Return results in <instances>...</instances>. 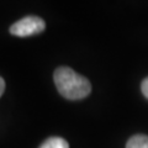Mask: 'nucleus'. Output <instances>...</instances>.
Returning <instances> with one entry per match:
<instances>
[{
    "label": "nucleus",
    "mask_w": 148,
    "mask_h": 148,
    "mask_svg": "<svg viewBox=\"0 0 148 148\" xmlns=\"http://www.w3.org/2000/svg\"><path fill=\"white\" fill-rule=\"evenodd\" d=\"M40 148H69L68 142L61 137H49L46 140Z\"/></svg>",
    "instance_id": "nucleus-4"
},
{
    "label": "nucleus",
    "mask_w": 148,
    "mask_h": 148,
    "mask_svg": "<svg viewBox=\"0 0 148 148\" xmlns=\"http://www.w3.org/2000/svg\"><path fill=\"white\" fill-rule=\"evenodd\" d=\"M53 79L59 94L68 100L84 99L91 91L90 82L68 67H59L56 69Z\"/></svg>",
    "instance_id": "nucleus-1"
},
{
    "label": "nucleus",
    "mask_w": 148,
    "mask_h": 148,
    "mask_svg": "<svg viewBox=\"0 0 148 148\" xmlns=\"http://www.w3.org/2000/svg\"><path fill=\"white\" fill-rule=\"evenodd\" d=\"M126 148H148V136L135 135L128 140Z\"/></svg>",
    "instance_id": "nucleus-3"
},
{
    "label": "nucleus",
    "mask_w": 148,
    "mask_h": 148,
    "mask_svg": "<svg viewBox=\"0 0 148 148\" xmlns=\"http://www.w3.org/2000/svg\"><path fill=\"white\" fill-rule=\"evenodd\" d=\"M141 90H142V94L148 99V77L142 82V84H141Z\"/></svg>",
    "instance_id": "nucleus-5"
},
{
    "label": "nucleus",
    "mask_w": 148,
    "mask_h": 148,
    "mask_svg": "<svg viewBox=\"0 0 148 148\" xmlns=\"http://www.w3.org/2000/svg\"><path fill=\"white\" fill-rule=\"evenodd\" d=\"M4 90H5V80L0 77V96L4 94Z\"/></svg>",
    "instance_id": "nucleus-6"
},
{
    "label": "nucleus",
    "mask_w": 148,
    "mask_h": 148,
    "mask_svg": "<svg viewBox=\"0 0 148 148\" xmlns=\"http://www.w3.org/2000/svg\"><path fill=\"white\" fill-rule=\"evenodd\" d=\"M46 29V22L38 16H26L10 27V34L17 37H29L38 35Z\"/></svg>",
    "instance_id": "nucleus-2"
}]
</instances>
